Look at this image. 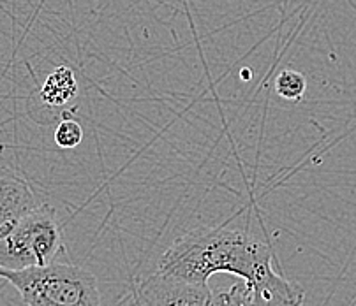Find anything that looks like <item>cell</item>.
Masks as SVG:
<instances>
[{
	"instance_id": "cell-1",
	"label": "cell",
	"mask_w": 356,
	"mask_h": 306,
	"mask_svg": "<svg viewBox=\"0 0 356 306\" xmlns=\"http://www.w3.org/2000/svg\"><path fill=\"white\" fill-rule=\"evenodd\" d=\"M157 271L201 285L216 273H229L245 282L259 306H302L305 299L302 285L275 271L268 243L226 226L200 227L175 239Z\"/></svg>"
},
{
	"instance_id": "cell-2",
	"label": "cell",
	"mask_w": 356,
	"mask_h": 306,
	"mask_svg": "<svg viewBox=\"0 0 356 306\" xmlns=\"http://www.w3.org/2000/svg\"><path fill=\"white\" fill-rule=\"evenodd\" d=\"M0 278L8 280L27 306H103L94 273L69 262L18 271L2 268Z\"/></svg>"
},
{
	"instance_id": "cell-3",
	"label": "cell",
	"mask_w": 356,
	"mask_h": 306,
	"mask_svg": "<svg viewBox=\"0 0 356 306\" xmlns=\"http://www.w3.org/2000/svg\"><path fill=\"white\" fill-rule=\"evenodd\" d=\"M64 252L57 210L41 203L0 238V268L18 271L46 266Z\"/></svg>"
},
{
	"instance_id": "cell-4",
	"label": "cell",
	"mask_w": 356,
	"mask_h": 306,
	"mask_svg": "<svg viewBox=\"0 0 356 306\" xmlns=\"http://www.w3.org/2000/svg\"><path fill=\"white\" fill-rule=\"evenodd\" d=\"M210 294L209 285L189 284L157 271L138 284L134 301L136 306H207Z\"/></svg>"
},
{
	"instance_id": "cell-5",
	"label": "cell",
	"mask_w": 356,
	"mask_h": 306,
	"mask_svg": "<svg viewBox=\"0 0 356 306\" xmlns=\"http://www.w3.org/2000/svg\"><path fill=\"white\" fill-rule=\"evenodd\" d=\"M39 204L38 194L25 178L8 167H0V238Z\"/></svg>"
},
{
	"instance_id": "cell-6",
	"label": "cell",
	"mask_w": 356,
	"mask_h": 306,
	"mask_svg": "<svg viewBox=\"0 0 356 306\" xmlns=\"http://www.w3.org/2000/svg\"><path fill=\"white\" fill-rule=\"evenodd\" d=\"M78 95V81H76L74 72L65 65L55 69L51 74L46 78L42 85L39 97L44 104L51 108H62L72 101Z\"/></svg>"
},
{
	"instance_id": "cell-7",
	"label": "cell",
	"mask_w": 356,
	"mask_h": 306,
	"mask_svg": "<svg viewBox=\"0 0 356 306\" xmlns=\"http://www.w3.org/2000/svg\"><path fill=\"white\" fill-rule=\"evenodd\" d=\"M207 306H259L256 296L243 280L233 284L227 291L212 292Z\"/></svg>"
},
{
	"instance_id": "cell-8",
	"label": "cell",
	"mask_w": 356,
	"mask_h": 306,
	"mask_svg": "<svg viewBox=\"0 0 356 306\" xmlns=\"http://www.w3.org/2000/svg\"><path fill=\"white\" fill-rule=\"evenodd\" d=\"M307 90V80L295 69H284L275 80V92L286 101H300Z\"/></svg>"
},
{
	"instance_id": "cell-9",
	"label": "cell",
	"mask_w": 356,
	"mask_h": 306,
	"mask_svg": "<svg viewBox=\"0 0 356 306\" xmlns=\"http://www.w3.org/2000/svg\"><path fill=\"white\" fill-rule=\"evenodd\" d=\"M83 141V127L76 120H62L55 130V143L60 148H76Z\"/></svg>"
},
{
	"instance_id": "cell-10",
	"label": "cell",
	"mask_w": 356,
	"mask_h": 306,
	"mask_svg": "<svg viewBox=\"0 0 356 306\" xmlns=\"http://www.w3.org/2000/svg\"><path fill=\"white\" fill-rule=\"evenodd\" d=\"M0 273H2V268H0Z\"/></svg>"
}]
</instances>
